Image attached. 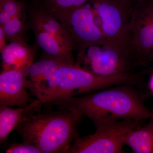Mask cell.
I'll return each mask as SVG.
<instances>
[{"label": "cell", "instance_id": "1", "mask_svg": "<svg viewBox=\"0 0 153 153\" xmlns=\"http://www.w3.org/2000/svg\"><path fill=\"white\" fill-rule=\"evenodd\" d=\"M134 87L129 84L114 85L81 96L61 99L53 104L58 109L72 110L87 117L94 126L111 121L150 118L152 111Z\"/></svg>", "mask_w": 153, "mask_h": 153}, {"label": "cell", "instance_id": "2", "mask_svg": "<svg viewBox=\"0 0 153 153\" xmlns=\"http://www.w3.org/2000/svg\"><path fill=\"white\" fill-rule=\"evenodd\" d=\"M28 115L16 130L23 142L34 145L42 153H67L79 136L78 127L83 116L68 109Z\"/></svg>", "mask_w": 153, "mask_h": 153}, {"label": "cell", "instance_id": "3", "mask_svg": "<svg viewBox=\"0 0 153 153\" xmlns=\"http://www.w3.org/2000/svg\"><path fill=\"white\" fill-rule=\"evenodd\" d=\"M141 76L138 73L102 76L93 74L76 63H62L54 72L55 86L45 104L120 84H131L138 87L142 83Z\"/></svg>", "mask_w": 153, "mask_h": 153}, {"label": "cell", "instance_id": "4", "mask_svg": "<svg viewBox=\"0 0 153 153\" xmlns=\"http://www.w3.org/2000/svg\"><path fill=\"white\" fill-rule=\"evenodd\" d=\"M76 65L93 74L102 76L132 74L139 67L129 47L105 41L91 45L78 52Z\"/></svg>", "mask_w": 153, "mask_h": 153}, {"label": "cell", "instance_id": "5", "mask_svg": "<svg viewBox=\"0 0 153 153\" xmlns=\"http://www.w3.org/2000/svg\"><path fill=\"white\" fill-rule=\"evenodd\" d=\"M143 121L124 119L98 124L94 133L77 137L67 153H122L127 134L140 127Z\"/></svg>", "mask_w": 153, "mask_h": 153}, {"label": "cell", "instance_id": "6", "mask_svg": "<svg viewBox=\"0 0 153 153\" xmlns=\"http://www.w3.org/2000/svg\"><path fill=\"white\" fill-rule=\"evenodd\" d=\"M105 41L130 47L129 31L135 2L132 0H91Z\"/></svg>", "mask_w": 153, "mask_h": 153}, {"label": "cell", "instance_id": "7", "mask_svg": "<svg viewBox=\"0 0 153 153\" xmlns=\"http://www.w3.org/2000/svg\"><path fill=\"white\" fill-rule=\"evenodd\" d=\"M49 9L64 25L74 50L78 52L91 45L105 41L95 11L89 3L67 10Z\"/></svg>", "mask_w": 153, "mask_h": 153}, {"label": "cell", "instance_id": "8", "mask_svg": "<svg viewBox=\"0 0 153 153\" xmlns=\"http://www.w3.org/2000/svg\"><path fill=\"white\" fill-rule=\"evenodd\" d=\"M129 44L140 66L153 60V4L148 0L135 2L129 31Z\"/></svg>", "mask_w": 153, "mask_h": 153}, {"label": "cell", "instance_id": "9", "mask_svg": "<svg viewBox=\"0 0 153 153\" xmlns=\"http://www.w3.org/2000/svg\"><path fill=\"white\" fill-rule=\"evenodd\" d=\"M29 68L2 70L0 74V104L24 107L29 104L27 78Z\"/></svg>", "mask_w": 153, "mask_h": 153}, {"label": "cell", "instance_id": "10", "mask_svg": "<svg viewBox=\"0 0 153 153\" xmlns=\"http://www.w3.org/2000/svg\"><path fill=\"white\" fill-rule=\"evenodd\" d=\"M27 22L43 29L57 38L67 49L74 50L71 38L64 25L44 4L34 6L28 10Z\"/></svg>", "mask_w": 153, "mask_h": 153}, {"label": "cell", "instance_id": "11", "mask_svg": "<svg viewBox=\"0 0 153 153\" xmlns=\"http://www.w3.org/2000/svg\"><path fill=\"white\" fill-rule=\"evenodd\" d=\"M36 47L29 45L25 38L9 42L1 52L2 70L29 68L33 63Z\"/></svg>", "mask_w": 153, "mask_h": 153}, {"label": "cell", "instance_id": "12", "mask_svg": "<svg viewBox=\"0 0 153 153\" xmlns=\"http://www.w3.org/2000/svg\"><path fill=\"white\" fill-rule=\"evenodd\" d=\"M27 25V29L34 33L36 46L42 49L45 55L63 64H76L73 51L66 48L57 38L38 26L28 22Z\"/></svg>", "mask_w": 153, "mask_h": 153}, {"label": "cell", "instance_id": "13", "mask_svg": "<svg viewBox=\"0 0 153 153\" xmlns=\"http://www.w3.org/2000/svg\"><path fill=\"white\" fill-rule=\"evenodd\" d=\"M61 64L46 55L43 59L33 62L27 71V87L31 93L34 94L48 87L54 72Z\"/></svg>", "mask_w": 153, "mask_h": 153}, {"label": "cell", "instance_id": "14", "mask_svg": "<svg viewBox=\"0 0 153 153\" xmlns=\"http://www.w3.org/2000/svg\"><path fill=\"white\" fill-rule=\"evenodd\" d=\"M42 103L39 100H34L24 107L13 109L8 105L0 106V142L4 143L11 132L28 115L40 111Z\"/></svg>", "mask_w": 153, "mask_h": 153}, {"label": "cell", "instance_id": "15", "mask_svg": "<svg viewBox=\"0 0 153 153\" xmlns=\"http://www.w3.org/2000/svg\"><path fill=\"white\" fill-rule=\"evenodd\" d=\"M124 144L134 153H153V118L146 125L134 129L127 134Z\"/></svg>", "mask_w": 153, "mask_h": 153}, {"label": "cell", "instance_id": "16", "mask_svg": "<svg viewBox=\"0 0 153 153\" xmlns=\"http://www.w3.org/2000/svg\"><path fill=\"white\" fill-rule=\"evenodd\" d=\"M2 27L7 42L25 38L27 29V23L22 19V13H21L6 22Z\"/></svg>", "mask_w": 153, "mask_h": 153}, {"label": "cell", "instance_id": "17", "mask_svg": "<svg viewBox=\"0 0 153 153\" xmlns=\"http://www.w3.org/2000/svg\"><path fill=\"white\" fill-rule=\"evenodd\" d=\"M24 8L23 3L17 0L0 1V25L22 13Z\"/></svg>", "mask_w": 153, "mask_h": 153}, {"label": "cell", "instance_id": "18", "mask_svg": "<svg viewBox=\"0 0 153 153\" xmlns=\"http://www.w3.org/2000/svg\"><path fill=\"white\" fill-rule=\"evenodd\" d=\"M91 0H46L44 5L54 10H67L76 8L89 3Z\"/></svg>", "mask_w": 153, "mask_h": 153}, {"label": "cell", "instance_id": "19", "mask_svg": "<svg viewBox=\"0 0 153 153\" xmlns=\"http://www.w3.org/2000/svg\"><path fill=\"white\" fill-rule=\"evenodd\" d=\"M7 153H42L37 147L34 145L24 142L14 143L10 145L5 151Z\"/></svg>", "mask_w": 153, "mask_h": 153}, {"label": "cell", "instance_id": "20", "mask_svg": "<svg viewBox=\"0 0 153 153\" xmlns=\"http://www.w3.org/2000/svg\"><path fill=\"white\" fill-rule=\"evenodd\" d=\"M7 39H6L5 35L4 33L2 27L0 26V52L4 49L5 47L7 46Z\"/></svg>", "mask_w": 153, "mask_h": 153}, {"label": "cell", "instance_id": "21", "mask_svg": "<svg viewBox=\"0 0 153 153\" xmlns=\"http://www.w3.org/2000/svg\"><path fill=\"white\" fill-rule=\"evenodd\" d=\"M149 2H150L151 4H153V0H148Z\"/></svg>", "mask_w": 153, "mask_h": 153}, {"label": "cell", "instance_id": "22", "mask_svg": "<svg viewBox=\"0 0 153 153\" xmlns=\"http://www.w3.org/2000/svg\"><path fill=\"white\" fill-rule=\"evenodd\" d=\"M132 1H134V2H138L140 1H143V0H132Z\"/></svg>", "mask_w": 153, "mask_h": 153}, {"label": "cell", "instance_id": "23", "mask_svg": "<svg viewBox=\"0 0 153 153\" xmlns=\"http://www.w3.org/2000/svg\"><path fill=\"white\" fill-rule=\"evenodd\" d=\"M151 117H153V111H152V116Z\"/></svg>", "mask_w": 153, "mask_h": 153}, {"label": "cell", "instance_id": "24", "mask_svg": "<svg viewBox=\"0 0 153 153\" xmlns=\"http://www.w3.org/2000/svg\"><path fill=\"white\" fill-rule=\"evenodd\" d=\"M4 1V0H0V1Z\"/></svg>", "mask_w": 153, "mask_h": 153}, {"label": "cell", "instance_id": "25", "mask_svg": "<svg viewBox=\"0 0 153 153\" xmlns=\"http://www.w3.org/2000/svg\"><path fill=\"white\" fill-rule=\"evenodd\" d=\"M152 118H153V117H152Z\"/></svg>", "mask_w": 153, "mask_h": 153}]
</instances>
